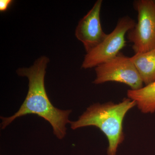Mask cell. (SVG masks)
I'll return each mask as SVG.
<instances>
[{
  "label": "cell",
  "mask_w": 155,
  "mask_h": 155,
  "mask_svg": "<svg viewBox=\"0 0 155 155\" xmlns=\"http://www.w3.org/2000/svg\"><path fill=\"white\" fill-rule=\"evenodd\" d=\"M102 0H97L93 7L78 22L75 31L76 38L83 44L86 53L93 49L107 36L101 25L100 14Z\"/></svg>",
  "instance_id": "cell-6"
},
{
  "label": "cell",
  "mask_w": 155,
  "mask_h": 155,
  "mask_svg": "<svg viewBox=\"0 0 155 155\" xmlns=\"http://www.w3.org/2000/svg\"><path fill=\"white\" fill-rule=\"evenodd\" d=\"M127 98L135 102L139 110L143 114L155 112V82L136 90L129 89Z\"/></svg>",
  "instance_id": "cell-8"
},
{
  "label": "cell",
  "mask_w": 155,
  "mask_h": 155,
  "mask_svg": "<svg viewBox=\"0 0 155 155\" xmlns=\"http://www.w3.org/2000/svg\"><path fill=\"white\" fill-rule=\"evenodd\" d=\"M133 4L137 22L127 32V38L135 54L147 52L155 49V1L136 0Z\"/></svg>",
  "instance_id": "cell-4"
},
{
  "label": "cell",
  "mask_w": 155,
  "mask_h": 155,
  "mask_svg": "<svg viewBox=\"0 0 155 155\" xmlns=\"http://www.w3.org/2000/svg\"><path fill=\"white\" fill-rule=\"evenodd\" d=\"M136 24L135 20L128 16L120 18L114 30L107 35L96 47L87 53L81 68L87 69L96 67L118 55L126 45L125 35L134 28Z\"/></svg>",
  "instance_id": "cell-3"
},
{
  "label": "cell",
  "mask_w": 155,
  "mask_h": 155,
  "mask_svg": "<svg viewBox=\"0 0 155 155\" xmlns=\"http://www.w3.org/2000/svg\"><path fill=\"white\" fill-rule=\"evenodd\" d=\"M11 0H1L0 1V11L5 12L9 8L13 3Z\"/></svg>",
  "instance_id": "cell-9"
},
{
  "label": "cell",
  "mask_w": 155,
  "mask_h": 155,
  "mask_svg": "<svg viewBox=\"0 0 155 155\" xmlns=\"http://www.w3.org/2000/svg\"><path fill=\"white\" fill-rule=\"evenodd\" d=\"M49 61L48 57L42 56L37 59L31 67L17 69L18 75L28 78V93L17 113L10 117H1L2 129L5 128L17 118L28 114H35L49 122L57 138L61 140L65 137L67 134L66 125L71 122L69 117L72 110H61L55 107L48 96L45 77Z\"/></svg>",
  "instance_id": "cell-1"
},
{
  "label": "cell",
  "mask_w": 155,
  "mask_h": 155,
  "mask_svg": "<svg viewBox=\"0 0 155 155\" xmlns=\"http://www.w3.org/2000/svg\"><path fill=\"white\" fill-rule=\"evenodd\" d=\"M145 85L155 82V49L130 57Z\"/></svg>",
  "instance_id": "cell-7"
},
{
  "label": "cell",
  "mask_w": 155,
  "mask_h": 155,
  "mask_svg": "<svg viewBox=\"0 0 155 155\" xmlns=\"http://www.w3.org/2000/svg\"><path fill=\"white\" fill-rule=\"evenodd\" d=\"M135 106V102L128 98L117 104L112 102L96 103L87 108L78 120L69 124L72 130L91 126L98 128L107 138V155H116L118 147L125 139L124 118Z\"/></svg>",
  "instance_id": "cell-2"
},
{
  "label": "cell",
  "mask_w": 155,
  "mask_h": 155,
  "mask_svg": "<svg viewBox=\"0 0 155 155\" xmlns=\"http://www.w3.org/2000/svg\"><path fill=\"white\" fill-rule=\"evenodd\" d=\"M119 54L95 67L96 77L93 83L99 84L109 81L119 82L126 84L132 90L143 87L141 77L130 58Z\"/></svg>",
  "instance_id": "cell-5"
}]
</instances>
